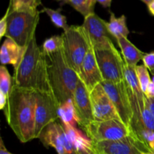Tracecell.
<instances>
[{
  "label": "cell",
  "instance_id": "obj_37",
  "mask_svg": "<svg viewBox=\"0 0 154 154\" xmlns=\"http://www.w3.org/2000/svg\"><path fill=\"white\" fill-rule=\"evenodd\" d=\"M147 8H148L149 12L151 14V15L154 16V0H153L150 4L147 5Z\"/></svg>",
  "mask_w": 154,
  "mask_h": 154
},
{
  "label": "cell",
  "instance_id": "obj_16",
  "mask_svg": "<svg viewBox=\"0 0 154 154\" xmlns=\"http://www.w3.org/2000/svg\"><path fill=\"white\" fill-rule=\"evenodd\" d=\"M24 48L20 46L14 40L6 38L0 51V61L2 66L12 65L16 67L19 63Z\"/></svg>",
  "mask_w": 154,
  "mask_h": 154
},
{
  "label": "cell",
  "instance_id": "obj_27",
  "mask_svg": "<svg viewBox=\"0 0 154 154\" xmlns=\"http://www.w3.org/2000/svg\"><path fill=\"white\" fill-rule=\"evenodd\" d=\"M135 72H136L137 78L139 81L140 86L144 94L147 90V87L151 82L152 80L150 79V75H149V71L144 65H140V66H135Z\"/></svg>",
  "mask_w": 154,
  "mask_h": 154
},
{
  "label": "cell",
  "instance_id": "obj_22",
  "mask_svg": "<svg viewBox=\"0 0 154 154\" xmlns=\"http://www.w3.org/2000/svg\"><path fill=\"white\" fill-rule=\"evenodd\" d=\"M96 2V0H66V2L84 17L95 13L94 8Z\"/></svg>",
  "mask_w": 154,
  "mask_h": 154
},
{
  "label": "cell",
  "instance_id": "obj_1",
  "mask_svg": "<svg viewBox=\"0 0 154 154\" xmlns=\"http://www.w3.org/2000/svg\"><path fill=\"white\" fill-rule=\"evenodd\" d=\"M36 91L13 84L4 108L9 126L22 143L35 139V107Z\"/></svg>",
  "mask_w": 154,
  "mask_h": 154
},
{
  "label": "cell",
  "instance_id": "obj_30",
  "mask_svg": "<svg viewBox=\"0 0 154 154\" xmlns=\"http://www.w3.org/2000/svg\"><path fill=\"white\" fill-rule=\"evenodd\" d=\"M9 11L8 9H7L5 14L4 16L2 17L1 20H0V38L3 37V36H5L6 30H7V26H8V15Z\"/></svg>",
  "mask_w": 154,
  "mask_h": 154
},
{
  "label": "cell",
  "instance_id": "obj_29",
  "mask_svg": "<svg viewBox=\"0 0 154 154\" xmlns=\"http://www.w3.org/2000/svg\"><path fill=\"white\" fill-rule=\"evenodd\" d=\"M142 61L149 72L154 75V51L144 54Z\"/></svg>",
  "mask_w": 154,
  "mask_h": 154
},
{
  "label": "cell",
  "instance_id": "obj_39",
  "mask_svg": "<svg viewBox=\"0 0 154 154\" xmlns=\"http://www.w3.org/2000/svg\"><path fill=\"white\" fill-rule=\"evenodd\" d=\"M55 1H57V2H64V3H66V0H55Z\"/></svg>",
  "mask_w": 154,
  "mask_h": 154
},
{
  "label": "cell",
  "instance_id": "obj_14",
  "mask_svg": "<svg viewBox=\"0 0 154 154\" xmlns=\"http://www.w3.org/2000/svg\"><path fill=\"white\" fill-rule=\"evenodd\" d=\"M93 144L100 154H141L133 132L129 136L119 141H102Z\"/></svg>",
  "mask_w": 154,
  "mask_h": 154
},
{
  "label": "cell",
  "instance_id": "obj_36",
  "mask_svg": "<svg viewBox=\"0 0 154 154\" xmlns=\"http://www.w3.org/2000/svg\"><path fill=\"white\" fill-rule=\"evenodd\" d=\"M146 102H147V106L149 107L150 111L154 114V98L153 99H147L146 98Z\"/></svg>",
  "mask_w": 154,
  "mask_h": 154
},
{
  "label": "cell",
  "instance_id": "obj_31",
  "mask_svg": "<svg viewBox=\"0 0 154 154\" xmlns=\"http://www.w3.org/2000/svg\"><path fill=\"white\" fill-rule=\"evenodd\" d=\"M77 154H100L93 146H83L76 149Z\"/></svg>",
  "mask_w": 154,
  "mask_h": 154
},
{
  "label": "cell",
  "instance_id": "obj_25",
  "mask_svg": "<svg viewBox=\"0 0 154 154\" xmlns=\"http://www.w3.org/2000/svg\"><path fill=\"white\" fill-rule=\"evenodd\" d=\"M13 78L5 66H0V92L8 96L13 87Z\"/></svg>",
  "mask_w": 154,
  "mask_h": 154
},
{
  "label": "cell",
  "instance_id": "obj_11",
  "mask_svg": "<svg viewBox=\"0 0 154 154\" xmlns=\"http://www.w3.org/2000/svg\"><path fill=\"white\" fill-rule=\"evenodd\" d=\"M90 98L95 120H115L122 122L117 109L102 84L96 86L90 92Z\"/></svg>",
  "mask_w": 154,
  "mask_h": 154
},
{
  "label": "cell",
  "instance_id": "obj_21",
  "mask_svg": "<svg viewBox=\"0 0 154 154\" xmlns=\"http://www.w3.org/2000/svg\"><path fill=\"white\" fill-rule=\"evenodd\" d=\"M59 117L64 124L71 125L72 126H76L78 122L72 99L69 100L59 108Z\"/></svg>",
  "mask_w": 154,
  "mask_h": 154
},
{
  "label": "cell",
  "instance_id": "obj_33",
  "mask_svg": "<svg viewBox=\"0 0 154 154\" xmlns=\"http://www.w3.org/2000/svg\"><path fill=\"white\" fill-rule=\"evenodd\" d=\"M8 96L0 92V109L1 110H4L8 102Z\"/></svg>",
  "mask_w": 154,
  "mask_h": 154
},
{
  "label": "cell",
  "instance_id": "obj_6",
  "mask_svg": "<svg viewBox=\"0 0 154 154\" xmlns=\"http://www.w3.org/2000/svg\"><path fill=\"white\" fill-rule=\"evenodd\" d=\"M83 129L93 143L119 141L129 136L132 132L131 128L115 120H95Z\"/></svg>",
  "mask_w": 154,
  "mask_h": 154
},
{
  "label": "cell",
  "instance_id": "obj_13",
  "mask_svg": "<svg viewBox=\"0 0 154 154\" xmlns=\"http://www.w3.org/2000/svg\"><path fill=\"white\" fill-rule=\"evenodd\" d=\"M79 78L84 84L88 91L91 92L96 86L103 81L102 73L96 60L95 51L90 47L83 61Z\"/></svg>",
  "mask_w": 154,
  "mask_h": 154
},
{
  "label": "cell",
  "instance_id": "obj_3",
  "mask_svg": "<svg viewBox=\"0 0 154 154\" xmlns=\"http://www.w3.org/2000/svg\"><path fill=\"white\" fill-rule=\"evenodd\" d=\"M46 57L49 85L60 107L73 99L80 78L78 73L66 61L63 49Z\"/></svg>",
  "mask_w": 154,
  "mask_h": 154
},
{
  "label": "cell",
  "instance_id": "obj_38",
  "mask_svg": "<svg viewBox=\"0 0 154 154\" xmlns=\"http://www.w3.org/2000/svg\"><path fill=\"white\" fill-rule=\"evenodd\" d=\"M141 1H142L143 2H144V3H145V4L147 5H148V4H150V3L151 2L153 1V0H141Z\"/></svg>",
  "mask_w": 154,
  "mask_h": 154
},
{
  "label": "cell",
  "instance_id": "obj_24",
  "mask_svg": "<svg viewBox=\"0 0 154 154\" xmlns=\"http://www.w3.org/2000/svg\"><path fill=\"white\" fill-rule=\"evenodd\" d=\"M63 48V35H53L44 42L42 52L46 56L58 52Z\"/></svg>",
  "mask_w": 154,
  "mask_h": 154
},
{
  "label": "cell",
  "instance_id": "obj_5",
  "mask_svg": "<svg viewBox=\"0 0 154 154\" xmlns=\"http://www.w3.org/2000/svg\"><path fill=\"white\" fill-rule=\"evenodd\" d=\"M62 35L63 51L66 61L79 76L81 65L90 48V44L81 26H69Z\"/></svg>",
  "mask_w": 154,
  "mask_h": 154
},
{
  "label": "cell",
  "instance_id": "obj_8",
  "mask_svg": "<svg viewBox=\"0 0 154 154\" xmlns=\"http://www.w3.org/2000/svg\"><path fill=\"white\" fill-rule=\"evenodd\" d=\"M107 23L96 13L84 17L81 27L90 46L94 50H112L116 48L112 40L114 37L108 31Z\"/></svg>",
  "mask_w": 154,
  "mask_h": 154
},
{
  "label": "cell",
  "instance_id": "obj_12",
  "mask_svg": "<svg viewBox=\"0 0 154 154\" xmlns=\"http://www.w3.org/2000/svg\"><path fill=\"white\" fill-rule=\"evenodd\" d=\"M73 105L78 124L84 128L95 120L90 98V92L80 80L74 93Z\"/></svg>",
  "mask_w": 154,
  "mask_h": 154
},
{
  "label": "cell",
  "instance_id": "obj_17",
  "mask_svg": "<svg viewBox=\"0 0 154 154\" xmlns=\"http://www.w3.org/2000/svg\"><path fill=\"white\" fill-rule=\"evenodd\" d=\"M116 41L121 50L122 57L125 63L131 67L138 66V63L142 60L145 54L137 48L127 38L120 36L116 38Z\"/></svg>",
  "mask_w": 154,
  "mask_h": 154
},
{
  "label": "cell",
  "instance_id": "obj_7",
  "mask_svg": "<svg viewBox=\"0 0 154 154\" xmlns=\"http://www.w3.org/2000/svg\"><path fill=\"white\" fill-rule=\"evenodd\" d=\"M59 106L52 92L36 91L35 137L39 138L44 129L59 117Z\"/></svg>",
  "mask_w": 154,
  "mask_h": 154
},
{
  "label": "cell",
  "instance_id": "obj_10",
  "mask_svg": "<svg viewBox=\"0 0 154 154\" xmlns=\"http://www.w3.org/2000/svg\"><path fill=\"white\" fill-rule=\"evenodd\" d=\"M94 51L103 81L116 83L124 81L125 62L117 48L94 50Z\"/></svg>",
  "mask_w": 154,
  "mask_h": 154
},
{
  "label": "cell",
  "instance_id": "obj_28",
  "mask_svg": "<svg viewBox=\"0 0 154 154\" xmlns=\"http://www.w3.org/2000/svg\"><path fill=\"white\" fill-rule=\"evenodd\" d=\"M135 142H136L137 147L139 150L141 154H154V148H152L150 146L147 145L145 142L142 141L141 138L138 137V135L135 134Z\"/></svg>",
  "mask_w": 154,
  "mask_h": 154
},
{
  "label": "cell",
  "instance_id": "obj_26",
  "mask_svg": "<svg viewBox=\"0 0 154 154\" xmlns=\"http://www.w3.org/2000/svg\"><path fill=\"white\" fill-rule=\"evenodd\" d=\"M132 132L141 138L144 142L152 148H154V131L150 130L142 126H131Z\"/></svg>",
  "mask_w": 154,
  "mask_h": 154
},
{
  "label": "cell",
  "instance_id": "obj_32",
  "mask_svg": "<svg viewBox=\"0 0 154 154\" xmlns=\"http://www.w3.org/2000/svg\"><path fill=\"white\" fill-rule=\"evenodd\" d=\"M144 95H145L147 99H153V98H154V83L152 82V81L147 87V89Z\"/></svg>",
  "mask_w": 154,
  "mask_h": 154
},
{
  "label": "cell",
  "instance_id": "obj_34",
  "mask_svg": "<svg viewBox=\"0 0 154 154\" xmlns=\"http://www.w3.org/2000/svg\"><path fill=\"white\" fill-rule=\"evenodd\" d=\"M96 2L99 3L102 7L105 8H110L112 0H96Z\"/></svg>",
  "mask_w": 154,
  "mask_h": 154
},
{
  "label": "cell",
  "instance_id": "obj_4",
  "mask_svg": "<svg viewBox=\"0 0 154 154\" xmlns=\"http://www.w3.org/2000/svg\"><path fill=\"white\" fill-rule=\"evenodd\" d=\"M40 13L39 11L36 12L9 11L5 37L14 40L22 48H26L36 36Z\"/></svg>",
  "mask_w": 154,
  "mask_h": 154
},
{
  "label": "cell",
  "instance_id": "obj_9",
  "mask_svg": "<svg viewBox=\"0 0 154 154\" xmlns=\"http://www.w3.org/2000/svg\"><path fill=\"white\" fill-rule=\"evenodd\" d=\"M118 112L122 122L131 128L133 111L131 105L130 97L126 81L121 82L103 81L101 83Z\"/></svg>",
  "mask_w": 154,
  "mask_h": 154
},
{
  "label": "cell",
  "instance_id": "obj_35",
  "mask_svg": "<svg viewBox=\"0 0 154 154\" xmlns=\"http://www.w3.org/2000/svg\"><path fill=\"white\" fill-rule=\"evenodd\" d=\"M0 154H13L8 151L5 146L4 142H3V139L2 138L0 139Z\"/></svg>",
  "mask_w": 154,
  "mask_h": 154
},
{
  "label": "cell",
  "instance_id": "obj_2",
  "mask_svg": "<svg viewBox=\"0 0 154 154\" xmlns=\"http://www.w3.org/2000/svg\"><path fill=\"white\" fill-rule=\"evenodd\" d=\"M14 85L35 91L51 92L47 71V57L39 48L36 36L24 48L19 63L14 67Z\"/></svg>",
  "mask_w": 154,
  "mask_h": 154
},
{
  "label": "cell",
  "instance_id": "obj_15",
  "mask_svg": "<svg viewBox=\"0 0 154 154\" xmlns=\"http://www.w3.org/2000/svg\"><path fill=\"white\" fill-rule=\"evenodd\" d=\"M60 123L54 122L48 125L41 134L38 139L46 148L54 147L57 154H66L60 132Z\"/></svg>",
  "mask_w": 154,
  "mask_h": 154
},
{
  "label": "cell",
  "instance_id": "obj_20",
  "mask_svg": "<svg viewBox=\"0 0 154 154\" xmlns=\"http://www.w3.org/2000/svg\"><path fill=\"white\" fill-rule=\"evenodd\" d=\"M42 0H10L8 8L10 11H38Z\"/></svg>",
  "mask_w": 154,
  "mask_h": 154
},
{
  "label": "cell",
  "instance_id": "obj_40",
  "mask_svg": "<svg viewBox=\"0 0 154 154\" xmlns=\"http://www.w3.org/2000/svg\"><path fill=\"white\" fill-rule=\"evenodd\" d=\"M152 82L154 83V75H153V78H152Z\"/></svg>",
  "mask_w": 154,
  "mask_h": 154
},
{
  "label": "cell",
  "instance_id": "obj_23",
  "mask_svg": "<svg viewBox=\"0 0 154 154\" xmlns=\"http://www.w3.org/2000/svg\"><path fill=\"white\" fill-rule=\"evenodd\" d=\"M61 8L54 10L50 8L45 7L41 11V12L46 13L55 26H57V28L63 29L64 31H66L69 28V26L67 23V18L61 13Z\"/></svg>",
  "mask_w": 154,
  "mask_h": 154
},
{
  "label": "cell",
  "instance_id": "obj_18",
  "mask_svg": "<svg viewBox=\"0 0 154 154\" xmlns=\"http://www.w3.org/2000/svg\"><path fill=\"white\" fill-rule=\"evenodd\" d=\"M135 68V67H131V66H127L125 63L123 73H124L125 81L138 99L140 109L141 111V110L144 109L146 106V96L141 90Z\"/></svg>",
  "mask_w": 154,
  "mask_h": 154
},
{
  "label": "cell",
  "instance_id": "obj_19",
  "mask_svg": "<svg viewBox=\"0 0 154 154\" xmlns=\"http://www.w3.org/2000/svg\"><path fill=\"white\" fill-rule=\"evenodd\" d=\"M110 20L107 23V26L110 34L115 39L120 36L127 38L129 34V30L126 25V16L123 14L117 17L115 14L113 12H110Z\"/></svg>",
  "mask_w": 154,
  "mask_h": 154
}]
</instances>
